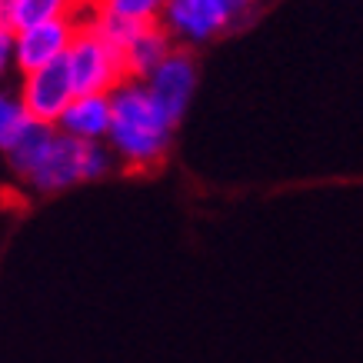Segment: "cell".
I'll return each mask as SVG.
<instances>
[{
  "label": "cell",
  "mask_w": 363,
  "mask_h": 363,
  "mask_svg": "<svg viewBox=\"0 0 363 363\" xmlns=\"http://www.w3.org/2000/svg\"><path fill=\"white\" fill-rule=\"evenodd\" d=\"M177 123L164 113L143 80L127 77L111 90L107 147L127 170H154L167 160Z\"/></svg>",
  "instance_id": "6da1fadb"
},
{
  "label": "cell",
  "mask_w": 363,
  "mask_h": 363,
  "mask_svg": "<svg viewBox=\"0 0 363 363\" xmlns=\"http://www.w3.org/2000/svg\"><path fill=\"white\" fill-rule=\"evenodd\" d=\"M113 167H117V157L111 154L107 143H84L57 130L47 157L23 184L37 194H64L70 187L111 177Z\"/></svg>",
  "instance_id": "7a4b0ae2"
},
{
  "label": "cell",
  "mask_w": 363,
  "mask_h": 363,
  "mask_svg": "<svg viewBox=\"0 0 363 363\" xmlns=\"http://www.w3.org/2000/svg\"><path fill=\"white\" fill-rule=\"evenodd\" d=\"M64 67L70 74L74 94H111L117 84L127 80L123 54L104 37L90 33L87 27H80L77 40L70 44L64 57Z\"/></svg>",
  "instance_id": "3957f363"
},
{
  "label": "cell",
  "mask_w": 363,
  "mask_h": 363,
  "mask_svg": "<svg viewBox=\"0 0 363 363\" xmlns=\"http://www.w3.org/2000/svg\"><path fill=\"white\" fill-rule=\"evenodd\" d=\"M240 21L230 0H167L160 27L177 47L210 44Z\"/></svg>",
  "instance_id": "277c9868"
},
{
  "label": "cell",
  "mask_w": 363,
  "mask_h": 363,
  "mask_svg": "<svg viewBox=\"0 0 363 363\" xmlns=\"http://www.w3.org/2000/svg\"><path fill=\"white\" fill-rule=\"evenodd\" d=\"M80 21L77 13H67V17H57V21L47 23H33V27H23V30L13 33V70L17 74H33V70H44L50 64H60L70 50V44L77 40Z\"/></svg>",
  "instance_id": "5b68a950"
},
{
  "label": "cell",
  "mask_w": 363,
  "mask_h": 363,
  "mask_svg": "<svg viewBox=\"0 0 363 363\" xmlns=\"http://www.w3.org/2000/svg\"><path fill=\"white\" fill-rule=\"evenodd\" d=\"M197 60L190 54L187 47H174L170 57H167L164 64L157 67L150 77L143 80L147 90L154 94V100L164 107V113L170 117L174 123L184 121V113L187 107L194 104V94H197Z\"/></svg>",
  "instance_id": "8992f818"
},
{
  "label": "cell",
  "mask_w": 363,
  "mask_h": 363,
  "mask_svg": "<svg viewBox=\"0 0 363 363\" xmlns=\"http://www.w3.org/2000/svg\"><path fill=\"white\" fill-rule=\"evenodd\" d=\"M17 94H21L23 107H27V113H30V121L33 123H47V127H57L60 117H64V111L70 107V100L77 97L64 60L44 67V70L23 74Z\"/></svg>",
  "instance_id": "52a82bcc"
},
{
  "label": "cell",
  "mask_w": 363,
  "mask_h": 363,
  "mask_svg": "<svg viewBox=\"0 0 363 363\" xmlns=\"http://www.w3.org/2000/svg\"><path fill=\"white\" fill-rule=\"evenodd\" d=\"M57 130L84 143H107L111 133V94H77L64 111Z\"/></svg>",
  "instance_id": "ba28073f"
},
{
  "label": "cell",
  "mask_w": 363,
  "mask_h": 363,
  "mask_svg": "<svg viewBox=\"0 0 363 363\" xmlns=\"http://www.w3.org/2000/svg\"><path fill=\"white\" fill-rule=\"evenodd\" d=\"M174 40L170 33L160 27V23H147L130 37V44L123 47V67H127V77L133 80H147L157 67L164 64L170 50H174Z\"/></svg>",
  "instance_id": "9c48e42d"
},
{
  "label": "cell",
  "mask_w": 363,
  "mask_h": 363,
  "mask_svg": "<svg viewBox=\"0 0 363 363\" xmlns=\"http://www.w3.org/2000/svg\"><path fill=\"white\" fill-rule=\"evenodd\" d=\"M54 137H57V127H47V123H30V127L17 137V143H13L11 150L4 154L13 174L21 177V180H27V177L40 167V160L47 157V150H50Z\"/></svg>",
  "instance_id": "30bf717a"
},
{
  "label": "cell",
  "mask_w": 363,
  "mask_h": 363,
  "mask_svg": "<svg viewBox=\"0 0 363 363\" xmlns=\"http://www.w3.org/2000/svg\"><path fill=\"white\" fill-rule=\"evenodd\" d=\"M30 113H27V107H23V100L17 90H7L4 84H0V150L7 154L13 143H17V137H21L27 127H30Z\"/></svg>",
  "instance_id": "8fae6325"
},
{
  "label": "cell",
  "mask_w": 363,
  "mask_h": 363,
  "mask_svg": "<svg viewBox=\"0 0 363 363\" xmlns=\"http://www.w3.org/2000/svg\"><path fill=\"white\" fill-rule=\"evenodd\" d=\"M67 13H77V7L70 0H17L13 4V33L33 23H47Z\"/></svg>",
  "instance_id": "7c38bea8"
},
{
  "label": "cell",
  "mask_w": 363,
  "mask_h": 363,
  "mask_svg": "<svg viewBox=\"0 0 363 363\" xmlns=\"http://www.w3.org/2000/svg\"><path fill=\"white\" fill-rule=\"evenodd\" d=\"M84 27H87L90 33H97V37H104L107 44H113L117 50L123 54V47L130 44V37L137 30H140V23H127L121 21V17H113V13L100 11V7H87V17H84ZM147 27V23H143Z\"/></svg>",
  "instance_id": "4fadbf2b"
},
{
  "label": "cell",
  "mask_w": 363,
  "mask_h": 363,
  "mask_svg": "<svg viewBox=\"0 0 363 363\" xmlns=\"http://www.w3.org/2000/svg\"><path fill=\"white\" fill-rule=\"evenodd\" d=\"M167 0H97L94 7L113 13L127 23H160V13H164Z\"/></svg>",
  "instance_id": "5bb4252c"
},
{
  "label": "cell",
  "mask_w": 363,
  "mask_h": 363,
  "mask_svg": "<svg viewBox=\"0 0 363 363\" xmlns=\"http://www.w3.org/2000/svg\"><path fill=\"white\" fill-rule=\"evenodd\" d=\"M13 70V33L0 27V84Z\"/></svg>",
  "instance_id": "9a60e30c"
},
{
  "label": "cell",
  "mask_w": 363,
  "mask_h": 363,
  "mask_svg": "<svg viewBox=\"0 0 363 363\" xmlns=\"http://www.w3.org/2000/svg\"><path fill=\"white\" fill-rule=\"evenodd\" d=\"M13 4L17 0H0V27L13 33Z\"/></svg>",
  "instance_id": "2e32d148"
},
{
  "label": "cell",
  "mask_w": 363,
  "mask_h": 363,
  "mask_svg": "<svg viewBox=\"0 0 363 363\" xmlns=\"http://www.w3.org/2000/svg\"><path fill=\"white\" fill-rule=\"evenodd\" d=\"M230 4H233V11H237V17H240V21L253 11V7H257V0H230Z\"/></svg>",
  "instance_id": "e0dca14e"
},
{
  "label": "cell",
  "mask_w": 363,
  "mask_h": 363,
  "mask_svg": "<svg viewBox=\"0 0 363 363\" xmlns=\"http://www.w3.org/2000/svg\"><path fill=\"white\" fill-rule=\"evenodd\" d=\"M70 4H74V7H77V11H87V7H94V4H97V0H70Z\"/></svg>",
  "instance_id": "ac0fdd59"
}]
</instances>
